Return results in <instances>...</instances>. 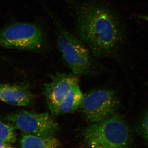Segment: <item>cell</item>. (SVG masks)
<instances>
[{
  "label": "cell",
  "mask_w": 148,
  "mask_h": 148,
  "mask_svg": "<svg viewBox=\"0 0 148 148\" xmlns=\"http://www.w3.org/2000/svg\"><path fill=\"white\" fill-rule=\"evenodd\" d=\"M78 36L98 57L116 50L124 41L125 26L116 12L101 0H70Z\"/></svg>",
  "instance_id": "cell-1"
},
{
  "label": "cell",
  "mask_w": 148,
  "mask_h": 148,
  "mask_svg": "<svg viewBox=\"0 0 148 148\" xmlns=\"http://www.w3.org/2000/svg\"><path fill=\"white\" fill-rule=\"evenodd\" d=\"M87 148H130L131 132L127 123L115 113L102 121L90 123L82 133Z\"/></svg>",
  "instance_id": "cell-2"
},
{
  "label": "cell",
  "mask_w": 148,
  "mask_h": 148,
  "mask_svg": "<svg viewBox=\"0 0 148 148\" xmlns=\"http://www.w3.org/2000/svg\"><path fill=\"white\" fill-rule=\"evenodd\" d=\"M56 33L57 47L66 64L77 76L89 73L92 67L91 51L79 38L64 27L49 10Z\"/></svg>",
  "instance_id": "cell-3"
},
{
  "label": "cell",
  "mask_w": 148,
  "mask_h": 148,
  "mask_svg": "<svg viewBox=\"0 0 148 148\" xmlns=\"http://www.w3.org/2000/svg\"><path fill=\"white\" fill-rule=\"evenodd\" d=\"M47 45L46 31L38 23L13 22L0 29V46L7 48L37 51Z\"/></svg>",
  "instance_id": "cell-4"
},
{
  "label": "cell",
  "mask_w": 148,
  "mask_h": 148,
  "mask_svg": "<svg viewBox=\"0 0 148 148\" xmlns=\"http://www.w3.org/2000/svg\"><path fill=\"white\" fill-rule=\"evenodd\" d=\"M115 93L108 89L92 90L86 96L79 108L90 123L103 121L115 114L119 106Z\"/></svg>",
  "instance_id": "cell-5"
},
{
  "label": "cell",
  "mask_w": 148,
  "mask_h": 148,
  "mask_svg": "<svg viewBox=\"0 0 148 148\" xmlns=\"http://www.w3.org/2000/svg\"><path fill=\"white\" fill-rule=\"evenodd\" d=\"M5 119L15 129L38 136H53L59 128L57 123L47 113L20 111L10 114Z\"/></svg>",
  "instance_id": "cell-6"
},
{
  "label": "cell",
  "mask_w": 148,
  "mask_h": 148,
  "mask_svg": "<svg viewBox=\"0 0 148 148\" xmlns=\"http://www.w3.org/2000/svg\"><path fill=\"white\" fill-rule=\"evenodd\" d=\"M79 81L78 76L73 74L57 73L52 76L50 82L45 84L43 94L51 114L57 115L61 101L71 88L79 84Z\"/></svg>",
  "instance_id": "cell-7"
},
{
  "label": "cell",
  "mask_w": 148,
  "mask_h": 148,
  "mask_svg": "<svg viewBox=\"0 0 148 148\" xmlns=\"http://www.w3.org/2000/svg\"><path fill=\"white\" fill-rule=\"evenodd\" d=\"M0 100L12 106H30L34 96L27 84H0Z\"/></svg>",
  "instance_id": "cell-8"
},
{
  "label": "cell",
  "mask_w": 148,
  "mask_h": 148,
  "mask_svg": "<svg viewBox=\"0 0 148 148\" xmlns=\"http://www.w3.org/2000/svg\"><path fill=\"white\" fill-rule=\"evenodd\" d=\"M84 97L79 84L74 85L67 92L61 101L57 115L70 113L76 110L81 105Z\"/></svg>",
  "instance_id": "cell-9"
},
{
  "label": "cell",
  "mask_w": 148,
  "mask_h": 148,
  "mask_svg": "<svg viewBox=\"0 0 148 148\" xmlns=\"http://www.w3.org/2000/svg\"><path fill=\"white\" fill-rule=\"evenodd\" d=\"M21 148H59L61 145L58 139L53 136H42L25 134L22 136Z\"/></svg>",
  "instance_id": "cell-10"
},
{
  "label": "cell",
  "mask_w": 148,
  "mask_h": 148,
  "mask_svg": "<svg viewBox=\"0 0 148 148\" xmlns=\"http://www.w3.org/2000/svg\"><path fill=\"white\" fill-rule=\"evenodd\" d=\"M15 129L11 124H7L0 120V139L9 144L15 143L16 140Z\"/></svg>",
  "instance_id": "cell-11"
},
{
  "label": "cell",
  "mask_w": 148,
  "mask_h": 148,
  "mask_svg": "<svg viewBox=\"0 0 148 148\" xmlns=\"http://www.w3.org/2000/svg\"><path fill=\"white\" fill-rule=\"evenodd\" d=\"M138 131L148 143V111L139 122Z\"/></svg>",
  "instance_id": "cell-12"
},
{
  "label": "cell",
  "mask_w": 148,
  "mask_h": 148,
  "mask_svg": "<svg viewBox=\"0 0 148 148\" xmlns=\"http://www.w3.org/2000/svg\"><path fill=\"white\" fill-rule=\"evenodd\" d=\"M132 17L135 19H142L148 21V15L136 14L132 16Z\"/></svg>",
  "instance_id": "cell-13"
},
{
  "label": "cell",
  "mask_w": 148,
  "mask_h": 148,
  "mask_svg": "<svg viewBox=\"0 0 148 148\" xmlns=\"http://www.w3.org/2000/svg\"><path fill=\"white\" fill-rule=\"evenodd\" d=\"M9 144L0 139V148H16L10 145Z\"/></svg>",
  "instance_id": "cell-14"
},
{
  "label": "cell",
  "mask_w": 148,
  "mask_h": 148,
  "mask_svg": "<svg viewBox=\"0 0 148 148\" xmlns=\"http://www.w3.org/2000/svg\"><path fill=\"white\" fill-rule=\"evenodd\" d=\"M83 148V147H80V148Z\"/></svg>",
  "instance_id": "cell-15"
}]
</instances>
